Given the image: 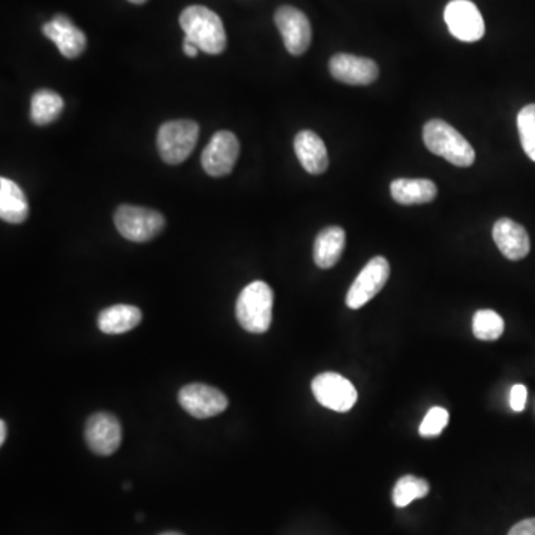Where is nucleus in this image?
Segmentation results:
<instances>
[{"instance_id":"9b49d317","label":"nucleus","mask_w":535,"mask_h":535,"mask_svg":"<svg viewBox=\"0 0 535 535\" xmlns=\"http://www.w3.org/2000/svg\"><path fill=\"white\" fill-rule=\"evenodd\" d=\"M240 155V142L231 131H217L201 155L204 171L212 177L228 176Z\"/></svg>"},{"instance_id":"bb28decb","label":"nucleus","mask_w":535,"mask_h":535,"mask_svg":"<svg viewBox=\"0 0 535 535\" xmlns=\"http://www.w3.org/2000/svg\"><path fill=\"white\" fill-rule=\"evenodd\" d=\"M509 535H535V518L519 522L510 530Z\"/></svg>"},{"instance_id":"9d476101","label":"nucleus","mask_w":535,"mask_h":535,"mask_svg":"<svg viewBox=\"0 0 535 535\" xmlns=\"http://www.w3.org/2000/svg\"><path fill=\"white\" fill-rule=\"evenodd\" d=\"M275 24L290 54L302 55L310 48L313 30L304 12L293 6H281L275 12Z\"/></svg>"},{"instance_id":"20e7f679","label":"nucleus","mask_w":535,"mask_h":535,"mask_svg":"<svg viewBox=\"0 0 535 535\" xmlns=\"http://www.w3.org/2000/svg\"><path fill=\"white\" fill-rule=\"evenodd\" d=\"M200 127L191 119L165 122L158 131V151L164 162L179 165L188 160L198 142Z\"/></svg>"},{"instance_id":"c85d7f7f","label":"nucleus","mask_w":535,"mask_h":535,"mask_svg":"<svg viewBox=\"0 0 535 535\" xmlns=\"http://www.w3.org/2000/svg\"><path fill=\"white\" fill-rule=\"evenodd\" d=\"M6 434H8V430H6V423L5 421H0V445L5 443Z\"/></svg>"},{"instance_id":"4468645a","label":"nucleus","mask_w":535,"mask_h":535,"mask_svg":"<svg viewBox=\"0 0 535 535\" xmlns=\"http://www.w3.org/2000/svg\"><path fill=\"white\" fill-rule=\"evenodd\" d=\"M492 238H494L500 252L509 261H521V259L527 258L528 253H530V235H528L527 229L516 223L515 220L507 219V217L497 220L492 228Z\"/></svg>"},{"instance_id":"412c9836","label":"nucleus","mask_w":535,"mask_h":535,"mask_svg":"<svg viewBox=\"0 0 535 535\" xmlns=\"http://www.w3.org/2000/svg\"><path fill=\"white\" fill-rule=\"evenodd\" d=\"M63 109V99L57 93L51 90H41L33 94L30 118L33 124L48 125L60 116Z\"/></svg>"},{"instance_id":"f257e3e1","label":"nucleus","mask_w":535,"mask_h":535,"mask_svg":"<svg viewBox=\"0 0 535 535\" xmlns=\"http://www.w3.org/2000/svg\"><path fill=\"white\" fill-rule=\"evenodd\" d=\"M180 27L186 41L206 54H222L226 48V32L219 15L206 6H188L180 14Z\"/></svg>"},{"instance_id":"a878e982","label":"nucleus","mask_w":535,"mask_h":535,"mask_svg":"<svg viewBox=\"0 0 535 535\" xmlns=\"http://www.w3.org/2000/svg\"><path fill=\"white\" fill-rule=\"evenodd\" d=\"M527 387L522 384H516L510 391V408L515 412H522L527 403Z\"/></svg>"},{"instance_id":"f8f14e48","label":"nucleus","mask_w":535,"mask_h":535,"mask_svg":"<svg viewBox=\"0 0 535 535\" xmlns=\"http://www.w3.org/2000/svg\"><path fill=\"white\" fill-rule=\"evenodd\" d=\"M85 442L96 455L109 457L115 454L122 442V426L118 418L106 412L91 415L85 426Z\"/></svg>"},{"instance_id":"b1692460","label":"nucleus","mask_w":535,"mask_h":535,"mask_svg":"<svg viewBox=\"0 0 535 535\" xmlns=\"http://www.w3.org/2000/svg\"><path fill=\"white\" fill-rule=\"evenodd\" d=\"M518 130L525 154L535 162V105L525 106L518 113Z\"/></svg>"},{"instance_id":"6ab92c4d","label":"nucleus","mask_w":535,"mask_h":535,"mask_svg":"<svg viewBox=\"0 0 535 535\" xmlns=\"http://www.w3.org/2000/svg\"><path fill=\"white\" fill-rule=\"evenodd\" d=\"M345 247V231L339 226H329L317 235L314 241V262L317 267H335Z\"/></svg>"},{"instance_id":"ddd939ff","label":"nucleus","mask_w":535,"mask_h":535,"mask_svg":"<svg viewBox=\"0 0 535 535\" xmlns=\"http://www.w3.org/2000/svg\"><path fill=\"white\" fill-rule=\"evenodd\" d=\"M330 75L348 85H371L379 75L378 64L371 58L336 54L330 58Z\"/></svg>"},{"instance_id":"f3484780","label":"nucleus","mask_w":535,"mask_h":535,"mask_svg":"<svg viewBox=\"0 0 535 535\" xmlns=\"http://www.w3.org/2000/svg\"><path fill=\"white\" fill-rule=\"evenodd\" d=\"M390 189L393 200L402 206L431 203L437 197V186L428 179H397Z\"/></svg>"},{"instance_id":"423d86ee","label":"nucleus","mask_w":535,"mask_h":535,"mask_svg":"<svg viewBox=\"0 0 535 535\" xmlns=\"http://www.w3.org/2000/svg\"><path fill=\"white\" fill-rule=\"evenodd\" d=\"M388 277H390V264H388L387 259L382 258V256L371 259L351 284L347 298H345L347 307L351 310H359L363 305L368 304L381 292Z\"/></svg>"},{"instance_id":"aec40b11","label":"nucleus","mask_w":535,"mask_h":535,"mask_svg":"<svg viewBox=\"0 0 535 535\" xmlns=\"http://www.w3.org/2000/svg\"><path fill=\"white\" fill-rule=\"evenodd\" d=\"M142 311L133 305H113L99 314V329L106 335H121L139 326Z\"/></svg>"},{"instance_id":"7c9ffc66","label":"nucleus","mask_w":535,"mask_h":535,"mask_svg":"<svg viewBox=\"0 0 535 535\" xmlns=\"http://www.w3.org/2000/svg\"><path fill=\"white\" fill-rule=\"evenodd\" d=\"M160 535H183V534H180V533H164V534H160Z\"/></svg>"},{"instance_id":"39448f33","label":"nucleus","mask_w":535,"mask_h":535,"mask_svg":"<svg viewBox=\"0 0 535 535\" xmlns=\"http://www.w3.org/2000/svg\"><path fill=\"white\" fill-rule=\"evenodd\" d=\"M115 226L125 240L146 243L154 240L164 229L165 219L161 213L136 206H121L115 213Z\"/></svg>"},{"instance_id":"0eeeda50","label":"nucleus","mask_w":535,"mask_h":535,"mask_svg":"<svg viewBox=\"0 0 535 535\" xmlns=\"http://www.w3.org/2000/svg\"><path fill=\"white\" fill-rule=\"evenodd\" d=\"M449 32L458 41L478 42L485 35V21L481 11L470 0H451L445 8Z\"/></svg>"},{"instance_id":"dca6fc26","label":"nucleus","mask_w":535,"mask_h":535,"mask_svg":"<svg viewBox=\"0 0 535 535\" xmlns=\"http://www.w3.org/2000/svg\"><path fill=\"white\" fill-rule=\"evenodd\" d=\"M295 152L302 167L310 174H323L329 167L326 145L313 131L304 130L295 137Z\"/></svg>"},{"instance_id":"cd10ccee","label":"nucleus","mask_w":535,"mask_h":535,"mask_svg":"<svg viewBox=\"0 0 535 535\" xmlns=\"http://www.w3.org/2000/svg\"><path fill=\"white\" fill-rule=\"evenodd\" d=\"M198 48L195 47L194 44H192V42H189V41H186L185 39V42H183V53H185L186 55H188V57H197L198 55Z\"/></svg>"},{"instance_id":"7ed1b4c3","label":"nucleus","mask_w":535,"mask_h":535,"mask_svg":"<svg viewBox=\"0 0 535 535\" xmlns=\"http://www.w3.org/2000/svg\"><path fill=\"white\" fill-rule=\"evenodd\" d=\"M274 293L264 281H253L241 290L235 305V316L244 330L265 333L271 327Z\"/></svg>"},{"instance_id":"f03ea898","label":"nucleus","mask_w":535,"mask_h":535,"mask_svg":"<svg viewBox=\"0 0 535 535\" xmlns=\"http://www.w3.org/2000/svg\"><path fill=\"white\" fill-rule=\"evenodd\" d=\"M428 151L445 158L457 167H470L476 160L475 149L452 125L442 119H431L423 130Z\"/></svg>"},{"instance_id":"4be33fe9","label":"nucleus","mask_w":535,"mask_h":535,"mask_svg":"<svg viewBox=\"0 0 535 535\" xmlns=\"http://www.w3.org/2000/svg\"><path fill=\"white\" fill-rule=\"evenodd\" d=\"M430 491L427 481L415 476H403L397 481L393 491V501L397 507H406L418 498H424Z\"/></svg>"},{"instance_id":"c756f323","label":"nucleus","mask_w":535,"mask_h":535,"mask_svg":"<svg viewBox=\"0 0 535 535\" xmlns=\"http://www.w3.org/2000/svg\"><path fill=\"white\" fill-rule=\"evenodd\" d=\"M131 3H136V5H142V3L148 2V0H130Z\"/></svg>"},{"instance_id":"2eb2a0df","label":"nucleus","mask_w":535,"mask_h":535,"mask_svg":"<svg viewBox=\"0 0 535 535\" xmlns=\"http://www.w3.org/2000/svg\"><path fill=\"white\" fill-rule=\"evenodd\" d=\"M42 32L57 45L63 57H79L87 48V36L66 15L54 17L50 23L42 27Z\"/></svg>"},{"instance_id":"1a4fd4ad","label":"nucleus","mask_w":535,"mask_h":535,"mask_svg":"<svg viewBox=\"0 0 535 535\" xmlns=\"http://www.w3.org/2000/svg\"><path fill=\"white\" fill-rule=\"evenodd\" d=\"M180 406L188 412L191 417L198 420H206L216 415L222 414L228 408V397L206 384H189L179 391Z\"/></svg>"},{"instance_id":"5701e85b","label":"nucleus","mask_w":535,"mask_h":535,"mask_svg":"<svg viewBox=\"0 0 535 535\" xmlns=\"http://www.w3.org/2000/svg\"><path fill=\"white\" fill-rule=\"evenodd\" d=\"M504 332V320L492 310H479L473 317V333L481 341H497Z\"/></svg>"},{"instance_id":"a211bd4d","label":"nucleus","mask_w":535,"mask_h":535,"mask_svg":"<svg viewBox=\"0 0 535 535\" xmlns=\"http://www.w3.org/2000/svg\"><path fill=\"white\" fill-rule=\"evenodd\" d=\"M29 203L23 189L2 177L0 179V217L12 225H20L29 216Z\"/></svg>"},{"instance_id":"393cba45","label":"nucleus","mask_w":535,"mask_h":535,"mask_svg":"<svg viewBox=\"0 0 535 535\" xmlns=\"http://www.w3.org/2000/svg\"><path fill=\"white\" fill-rule=\"evenodd\" d=\"M449 423V414L446 409L433 408L428 411L426 418L420 426V434L423 437H436L442 433L443 428Z\"/></svg>"},{"instance_id":"6e6552de","label":"nucleus","mask_w":535,"mask_h":535,"mask_svg":"<svg viewBox=\"0 0 535 535\" xmlns=\"http://www.w3.org/2000/svg\"><path fill=\"white\" fill-rule=\"evenodd\" d=\"M314 397L324 408L348 412L357 402V390L347 378L335 372L316 376L313 381Z\"/></svg>"}]
</instances>
